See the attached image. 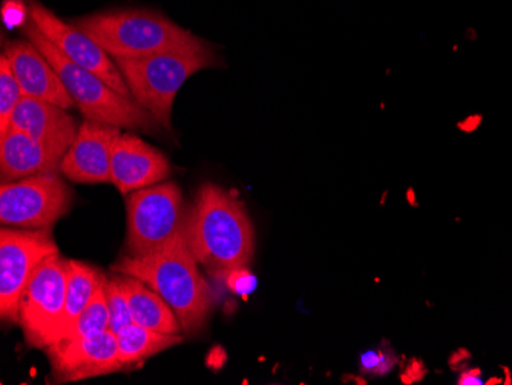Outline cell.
<instances>
[{"instance_id":"obj_1","label":"cell","mask_w":512,"mask_h":385,"mask_svg":"<svg viewBox=\"0 0 512 385\" xmlns=\"http://www.w3.org/2000/svg\"><path fill=\"white\" fill-rule=\"evenodd\" d=\"M186 240L198 264L214 274L247 267L255 232L243 201L232 191L204 183L186 220Z\"/></svg>"},{"instance_id":"obj_2","label":"cell","mask_w":512,"mask_h":385,"mask_svg":"<svg viewBox=\"0 0 512 385\" xmlns=\"http://www.w3.org/2000/svg\"><path fill=\"white\" fill-rule=\"evenodd\" d=\"M112 272L138 278L148 284L171 306L183 333L200 332L214 307L211 287L198 269L189 249L186 226L161 251L146 257H126L112 266Z\"/></svg>"},{"instance_id":"obj_3","label":"cell","mask_w":512,"mask_h":385,"mask_svg":"<svg viewBox=\"0 0 512 385\" xmlns=\"http://www.w3.org/2000/svg\"><path fill=\"white\" fill-rule=\"evenodd\" d=\"M112 59H135L168 51L211 47L168 17L146 10L91 14L74 22Z\"/></svg>"},{"instance_id":"obj_4","label":"cell","mask_w":512,"mask_h":385,"mask_svg":"<svg viewBox=\"0 0 512 385\" xmlns=\"http://www.w3.org/2000/svg\"><path fill=\"white\" fill-rule=\"evenodd\" d=\"M132 99L151 112L155 122L171 131L172 106L189 77L218 65L211 47L168 51L135 59H114Z\"/></svg>"},{"instance_id":"obj_5","label":"cell","mask_w":512,"mask_h":385,"mask_svg":"<svg viewBox=\"0 0 512 385\" xmlns=\"http://www.w3.org/2000/svg\"><path fill=\"white\" fill-rule=\"evenodd\" d=\"M23 33L56 68L66 91L73 97L85 119L120 129L140 131H152L160 126L151 116V112L138 105L134 99L122 96L105 80L69 60L54 43L37 30L36 25L23 27Z\"/></svg>"},{"instance_id":"obj_6","label":"cell","mask_w":512,"mask_h":385,"mask_svg":"<svg viewBox=\"0 0 512 385\" xmlns=\"http://www.w3.org/2000/svg\"><path fill=\"white\" fill-rule=\"evenodd\" d=\"M183 192L177 183L138 189L128 198L129 257H146L168 246L186 226Z\"/></svg>"},{"instance_id":"obj_7","label":"cell","mask_w":512,"mask_h":385,"mask_svg":"<svg viewBox=\"0 0 512 385\" xmlns=\"http://www.w3.org/2000/svg\"><path fill=\"white\" fill-rule=\"evenodd\" d=\"M69 260L60 254L45 258L37 267L19 303V326L30 347L46 349L54 343L63 309Z\"/></svg>"},{"instance_id":"obj_8","label":"cell","mask_w":512,"mask_h":385,"mask_svg":"<svg viewBox=\"0 0 512 385\" xmlns=\"http://www.w3.org/2000/svg\"><path fill=\"white\" fill-rule=\"evenodd\" d=\"M73 205V191L57 172L0 186V221L11 228L50 229Z\"/></svg>"},{"instance_id":"obj_9","label":"cell","mask_w":512,"mask_h":385,"mask_svg":"<svg viewBox=\"0 0 512 385\" xmlns=\"http://www.w3.org/2000/svg\"><path fill=\"white\" fill-rule=\"evenodd\" d=\"M59 247L50 229H7L0 231V316L19 324V303L23 290L39 264Z\"/></svg>"},{"instance_id":"obj_10","label":"cell","mask_w":512,"mask_h":385,"mask_svg":"<svg viewBox=\"0 0 512 385\" xmlns=\"http://www.w3.org/2000/svg\"><path fill=\"white\" fill-rule=\"evenodd\" d=\"M31 22L37 30L54 43L69 60L105 80L112 89L132 99L131 91L114 59L96 40L83 33L74 24H66L53 11L33 0L30 4Z\"/></svg>"},{"instance_id":"obj_11","label":"cell","mask_w":512,"mask_h":385,"mask_svg":"<svg viewBox=\"0 0 512 385\" xmlns=\"http://www.w3.org/2000/svg\"><path fill=\"white\" fill-rule=\"evenodd\" d=\"M45 350L56 382H79L125 370L119 359L117 335L112 332L94 338L65 339Z\"/></svg>"},{"instance_id":"obj_12","label":"cell","mask_w":512,"mask_h":385,"mask_svg":"<svg viewBox=\"0 0 512 385\" xmlns=\"http://www.w3.org/2000/svg\"><path fill=\"white\" fill-rule=\"evenodd\" d=\"M120 134L117 126L86 119L63 157L60 172L74 183H111L112 149Z\"/></svg>"},{"instance_id":"obj_13","label":"cell","mask_w":512,"mask_h":385,"mask_svg":"<svg viewBox=\"0 0 512 385\" xmlns=\"http://www.w3.org/2000/svg\"><path fill=\"white\" fill-rule=\"evenodd\" d=\"M171 165L165 154L134 134H120L111 158V183L120 194H131L166 180Z\"/></svg>"},{"instance_id":"obj_14","label":"cell","mask_w":512,"mask_h":385,"mask_svg":"<svg viewBox=\"0 0 512 385\" xmlns=\"http://www.w3.org/2000/svg\"><path fill=\"white\" fill-rule=\"evenodd\" d=\"M4 54L22 88L23 96L45 100L65 109L76 106L56 68L30 40H14L8 43Z\"/></svg>"},{"instance_id":"obj_15","label":"cell","mask_w":512,"mask_h":385,"mask_svg":"<svg viewBox=\"0 0 512 385\" xmlns=\"http://www.w3.org/2000/svg\"><path fill=\"white\" fill-rule=\"evenodd\" d=\"M25 132L37 142L66 154L76 140V119L65 108L23 96L14 109L10 129Z\"/></svg>"},{"instance_id":"obj_16","label":"cell","mask_w":512,"mask_h":385,"mask_svg":"<svg viewBox=\"0 0 512 385\" xmlns=\"http://www.w3.org/2000/svg\"><path fill=\"white\" fill-rule=\"evenodd\" d=\"M63 157L65 154L62 152L42 145L17 129H8L7 134L0 135L2 183L60 171Z\"/></svg>"},{"instance_id":"obj_17","label":"cell","mask_w":512,"mask_h":385,"mask_svg":"<svg viewBox=\"0 0 512 385\" xmlns=\"http://www.w3.org/2000/svg\"><path fill=\"white\" fill-rule=\"evenodd\" d=\"M120 281L128 297L132 323L157 332L183 333L174 310L148 284L128 275H120Z\"/></svg>"},{"instance_id":"obj_18","label":"cell","mask_w":512,"mask_h":385,"mask_svg":"<svg viewBox=\"0 0 512 385\" xmlns=\"http://www.w3.org/2000/svg\"><path fill=\"white\" fill-rule=\"evenodd\" d=\"M105 280L106 275L96 267L89 266V264L82 263V261L69 260L65 309H63L62 320H60L53 344H56L76 323L80 313L85 310V307L91 301L92 295L105 283Z\"/></svg>"},{"instance_id":"obj_19","label":"cell","mask_w":512,"mask_h":385,"mask_svg":"<svg viewBox=\"0 0 512 385\" xmlns=\"http://www.w3.org/2000/svg\"><path fill=\"white\" fill-rule=\"evenodd\" d=\"M183 339L180 333L157 332V330L146 329V327L132 323L122 332L117 333L119 359L123 364V369H128L138 362L146 361L158 353L172 349V347L183 343Z\"/></svg>"},{"instance_id":"obj_20","label":"cell","mask_w":512,"mask_h":385,"mask_svg":"<svg viewBox=\"0 0 512 385\" xmlns=\"http://www.w3.org/2000/svg\"><path fill=\"white\" fill-rule=\"evenodd\" d=\"M106 332H109V312L108 304H106L105 283H103L97 289V292L92 295L91 301H89L85 310L80 313L76 323L59 341L94 338V336L103 335Z\"/></svg>"},{"instance_id":"obj_21","label":"cell","mask_w":512,"mask_h":385,"mask_svg":"<svg viewBox=\"0 0 512 385\" xmlns=\"http://www.w3.org/2000/svg\"><path fill=\"white\" fill-rule=\"evenodd\" d=\"M23 93L11 70L7 56L0 57V135L7 134L10 129L11 117Z\"/></svg>"},{"instance_id":"obj_22","label":"cell","mask_w":512,"mask_h":385,"mask_svg":"<svg viewBox=\"0 0 512 385\" xmlns=\"http://www.w3.org/2000/svg\"><path fill=\"white\" fill-rule=\"evenodd\" d=\"M106 304L109 312V332H122L125 327L131 326L132 316L129 310L128 297L123 289L120 275L106 277L105 281Z\"/></svg>"},{"instance_id":"obj_23","label":"cell","mask_w":512,"mask_h":385,"mask_svg":"<svg viewBox=\"0 0 512 385\" xmlns=\"http://www.w3.org/2000/svg\"><path fill=\"white\" fill-rule=\"evenodd\" d=\"M224 278H226L227 287L240 297H247L255 290L256 278L250 274L247 267H237V269L229 270L224 274Z\"/></svg>"},{"instance_id":"obj_24","label":"cell","mask_w":512,"mask_h":385,"mask_svg":"<svg viewBox=\"0 0 512 385\" xmlns=\"http://www.w3.org/2000/svg\"><path fill=\"white\" fill-rule=\"evenodd\" d=\"M393 364L394 358H390V356L382 352L371 350V352L362 355V369L367 370V372L376 370L378 373H385L393 367Z\"/></svg>"},{"instance_id":"obj_25","label":"cell","mask_w":512,"mask_h":385,"mask_svg":"<svg viewBox=\"0 0 512 385\" xmlns=\"http://www.w3.org/2000/svg\"><path fill=\"white\" fill-rule=\"evenodd\" d=\"M460 385H480L483 384L482 378H480V372L477 369H470L467 372H463L459 378Z\"/></svg>"},{"instance_id":"obj_26","label":"cell","mask_w":512,"mask_h":385,"mask_svg":"<svg viewBox=\"0 0 512 385\" xmlns=\"http://www.w3.org/2000/svg\"><path fill=\"white\" fill-rule=\"evenodd\" d=\"M511 382H512V379H511Z\"/></svg>"}]
</instances>
